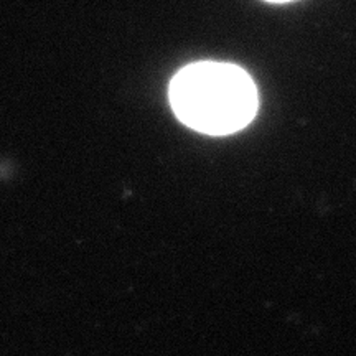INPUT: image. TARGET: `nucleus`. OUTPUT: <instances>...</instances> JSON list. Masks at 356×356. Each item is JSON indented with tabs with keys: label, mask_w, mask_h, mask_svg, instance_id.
Instances as JSON below:
<instances>
[{
	"label": "nucleus",
	"mask_w": 356,
	"mask_h": 356,
	"mask_svg": "<svg viewBox=\"0 0 356 356\" xmlns=\"http://www.w3.org/2000/svg\"><path fill=\"white\" fill-rule=\"evenodd\" d=\"M170 104L190 129L208 136H228L254 119L257 91L251 76L239 66L200 61L173 76Z\"/></svg>",
	"instance_id": "1"
},
{
	"label": "nucleus",
	"mask_w": 356,
	"mask_h": 356,
	"mask_svg": "<svg viewBox=\"0 0 356 356\" xmlns=\"http://www.w3.org/2000/svg\"><path fill=\"white\" fill-rule=\"evenodd\" d=\"M267 2H291V0H267Z\"/></svg>",
	"instance_id": "2"
}]
</instances>
